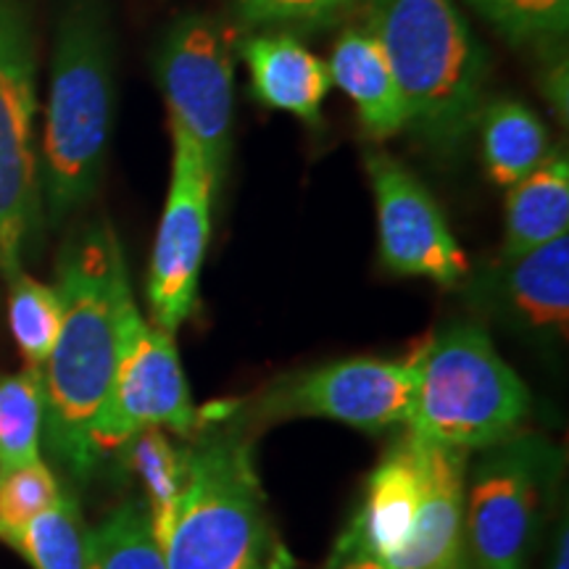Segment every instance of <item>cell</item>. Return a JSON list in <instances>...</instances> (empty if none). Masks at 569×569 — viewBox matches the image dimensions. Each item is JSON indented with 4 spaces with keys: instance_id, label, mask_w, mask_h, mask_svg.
<instances>
[{
    "instance_id": "23",
    "label": "cell",
    "mask_w": 569,
    "mask_h": 569,
    "mask_svg": "<svg viewBox=\"0 0 569 569\" xmlns=\"http://www.w3.org/2000/svg\"><path fill=\"white\" fill-rule=\"evenodd\" d=\"M88 569H167L142 498L122 503L90 530Z\"/></svg>"
},
{
    "instance_id": "28",
    "label": "cell",
    "mask_w": 569,
    "mask_h": 569,
    "mask_svg": "<svg viewBox=\"0 0 569 569\" xmlns=\"http://www.w3.org/2000/svg\"><path fill=\"white\" fill-rule=\"evenodd\" d=\"M325 569H386V567H382V561L369 557V553L361 549L351 536H348V532H343Z\"/></svg>"
},
{
    "instance_id": "21",
    "label": "cell",
    "mask_w": 569,
    "mask_h": 569,
    "mask_svg": "<svg viewBox=\"0 0 569 569\" xmlns=\"http://www.w3.org/2000/svg\"><path fill=\"white\" fill-rule=\"evenodd\" d=\"M46 425L42 369L24 367L0 377V472L40 459Z\"/></svg>"
},
{
    "instance_id": "15",
    "label": "cell",
    "mask_w": 569,
    "mask_h": 569,
    "mask_svg": "<svg viewBox=\"0 0 569 569\" xmlns=\"http://www.w3.org/2000/svg\"><path fill=\"white\" fill-rule=\"evenodd\" d=\"M419 503V457L417 440L409 436L386 453L369 475L361 509L348 525V536L369 557L386 561L407 543Z\"/></svg>"
},
{
    "instance_id": "8",
    "label": "cell",
    "mask_w": 569,
    "mask_h": 569,
    "mask_svg": "<svg viewBox=\"0 0 569 569\" xmlns=\"http://www.w3.org/2000/svg\"><path fill=\"white\" fill-rule=\"evenodd\" d=\"M142 427H161L193 440L201 432L203 417L190 398L174 336L146 322L138 306H130L119 338L117 369L92 425V448L98 459L117 451Z\"/></svg>"
},
{
    "instance_id": "18",
    "label": "cell",
    "mask_w": 569,
    "mask_h": 569,
    "mask_svg": "<svg viewBox=\"0 0 569 569\" xmlns=\"http://www.w3.org/2000/svg\"><path fill=\"white\" fill-rule=\"evenodd\" d=\"M511 311L532 330L567 336L569 322V234L507 261Z\"/></svg>"
},
{
    "instance_id": "12",
    "label": "cell",
    "mask_w": 569,
    "mask_h": 569,
    "mask_svg": "<svg viewBox=\"0 0 569 569\" xmlns=\"http://www.w3.org/2000/svg\"><path fill=\"white\" fill-rule=\"evenodd\" d=\"M380 227V259L386 269L403 277H425L453 288L469 274L467 253L448 230V222L427 188L388 153H369Z\"/></svg>"
},
{
    "instance_id": "11",
    "label": "cell",
    "mask_w": 569,
    "mask_h": 569,
    "mask_svg": "<svg viewBox=\"0 0 569 569\" xmlns=\"http://www.w3.org/2000/svg\"><path fill=\"white\" fill-rule=\"evenodd\" d=\"M172 182L148 269V303L153 325L174 336L198 306V277L209 246L211 206L219 184L196 142L177 127H172Z\"/></svg>"
},
{
    "instance_id": "5",
    "label": "cell",
    "mask_w": 569,
    "mask_h": 569,
    "mask_svg": "<svg viewBox=\"0 0 569 569\" xmlns=\"http://www.w3.org/2000/svg\"><path fill=\"white\" fill-rule=\"evenodd\" d=\"M417 393L409 432L472 451L515 436L530 411V393L478 325H451L415 359Z\"/></svg>"
},
{
    "instance_id": "10",
    "label": "cell",
    "mask_w": 569,
    "mask_h": 569,
    "mask_svg": "<svg viewBox=\"0 0 569 569\" xmlns=\"http://www.w3.org/2000/svg\"><path fill=\"white\" fill-rule=\"evenodd\" d=\"M415 393L417 369L411 359H346L277 382L256 403V419L325 417L365 432H382L409 422Z\"/></svg>"
},
{
    "instance_id": "19",
    "label": "cell",
    "mask_w": 569,
    "mask_h": 569,
    "mask_svg": "<svg viewBox=\"0 0 569 569\" xmlns=\"http://www.w3.org/2000/svg\"><path fill=\"white\" fill-rule=\"evenodd\" d=\"M478 130L486 172L501 188H515L549 156V138L536 111L511 98L482 106Z\"/></svg>"
},
{
    "instance_id": "25",
    "label": "cell",
    "mask_w": 569,
    "mask_h": 569,
    "mask_svg": "<svg viewBox=\"0 0 569 569\" xmlns=\"http://www.w3.org/2000/svg\"><path fill=\"white\" fill-rule=\"evenodd\" d=\"M59 496V480L42 459L0 472V538L17 549L32 519L51 509Z\"/></svg>"
},
{
    "instance_id": "20",
    "label": "cell",
    "mask_w": 569,
    "mask_h": 569,
    "mask_svg": "<svg viewBox=\"0 0 569 569\" xmlns=\"http://www.w3.org/2000/svg\"><path fill=\"white\" fill-rule=\"evenodd\" d=\"M124 467L146 488V507L151 517L156 543H163L172 530L177 503L188 486L190 448L174 446L161 427H142L117 448Z\"/></svg>"
},
{
    "instance_id": "22",
    "label": "cell",
    "mask_w": 569,
    "mask_h": 569,
    "mask_svg": "<svg viewBox=\"0 0 569 569\" xmlns=\"http://www.w3.org/2000/svg\"><path fill=\"white\" fill-rule=\"evenodd\" d=\"M17 549L34 569H88L90 528L77 498L61 490L59 501L32 519Z\"/></svg>"
},
{
    "instance_id": "14",
    "label": "cell",
    "mask_w": 569,
    "mask_h": 569,
    "mask_svg": "<svg viewBox=\"0 0 569 569\" xmlns=\"http://www.w3.org/2000/svg\"><path fill=\"white\" fill-rule=\"evenodd\" d=\"M251 92L269 109L288 111L309 124L322 122V103L332 88L330 69L288 32L251 34L243 46Z\"/></svg>"
},
{
    "instance_id": "24",
    "label": "cell",
    "mask_w": 569,
    "mask_h": 569,
    "mask_svg": "<svg viewBox=\"0 0 569 569\" xmlns=\"http://www.w3.org/2000/svg\"><path fill=\"white\" fill-rule=\"evenodd\" d=\"M9 325L27 367L42 369L61 330V301L56 288L19 269L9 277Z\"/></svg>"
},
{
    "instance_id": "30",
    "label": "cell",
    "mask_w": 569,
    "mask_h": 569,
    "mask_svg": "<svg viewBox=\"0 0 569 569\" xmlns=\"http://www.w3.org/2000/svg\"><path fill=\"white\" fill-rule=\"evenodd\" d=\"M467 569H472V567H467Z\"/></svg>"
},
{
    "instance_id": "3",
    "label": "cell",
    "mask_w": 569,
    "mask_h": 569,
    "mask_svg": "<svg viewBox=\"0 0 569 569\" xmlns=\"http://www.w3.org/2000/svg\"><path fill=\"white\" fill-rule=\"evenodd\" d=\"M193 443L188 486L159 546L167 569H296L267 509L243 425L219 415Z\"/></svg>"
},
{
    "instance_id": "6",
    "label": "cell",
    "mask_w": 569,
    "mask_h": 569,
    "mask_svg": "<svg viewBox=\"0 0 569 569\" xmlns=\"http://www.w3.org/2000/svg\"><path fill=\"white\" fill-rule=\"evenodd\" d=\"M38 34L30 0H0V274L21 269L40 230Z\"/></svg>"
},
{
    "instance_id": "1",
    "label": "cell",
    "mask_w": 569,
    "mask_h": 569,
    "mask_svg": "<svg viewBox=\"0 0 569 569\" xmlns=\"http://www.w3.org/2000/svg\"><path fill=\"white\" fill-rule=\"evenodd\" d=\"M56 272L61 330L42 367V436L56 459L84 480L101 461L92 448V425L109 393L122 322L134 298L122 246L106 222L71 232L61 246Z\"/></svg>"
},
{
    "instance_id": "17",
    "label": "cell",
    "mask_w": 569,
    "mask_h": 569,
    "mask_svg": "<svg viewBox=\"0 0 569 569\" xmlns=\"http://www.w3.org/2000/svg\"><path fill=\"white\" fill-rule=\"evenodd\" d=\"M569 227V161L565 151H553L538 169L509 188L507 238L503 261L551 243Z\"/></svg>"
},
{
    "instance_id": "13",
    "label": "cell",
    "mask_w": 569,
    "mask_h": 569,
    "mask_svg": "<svg viewBox=\"0 0 569 569\" xmlns=\"http://www.w3.org/2000/svg\"><path fill=\"white\" fill-rule=\"evenodd\" d=\"M419 503L407 543L386 569H467V451L417 438Z\"/></svg>"
},
{
    "instance_id": "27",
    "label": "cell",
    "mask_w": 569,
    "mask_h": 569,
    "mask_svg": "<svg viewBox=\"0 0 569 569\" xmlns=\"http://www.w3.org/2000/svg\"><path fill=\"white\" fill-rule=\"evenodd\" d=\"M367 0H234L243 30H325Z\"/></svg>"
},
{
    "instance_id": "4",
    "label": "cell",
    "mask_w": 569,
    "mask_h": 569,
    "mask_svg": "<svg viewBox=\"0 0 569 569\" xmlns=\"http://www.w3.org/2000/svg\"><path fill=\"white\" fill-rule=\"evenodd\" d=\"M367 30L393 69L409 130L453 156L486 106L488 61L451 0H367Z\"/></svg>"
},
{
    "instance_id": "29",
    "label": "cell",
    "mask_w": 569,
    "mask_h": 569,
    "mask_svg": "<svg viewBox=\"0 0 569 569\" xmlns=\"http://www.w3.org/2000/svg\"><path fill=\"white\" fill-rule=\"evenodd\" d=\"M551 569H569V530H567V525H561V530H559L557 551H553Z\"/></svg>"
},
{
    "instance_id": "9",
    "label": "cell",
    "mask_w": 569,
    "mask_h": 569,
    "mask_svg": "<svg viewBox=\"0 0 569 569\" xmlns=\"http://www.w3.org/2000/svg\"><path fill=\"white\" fill-rule=\"evenodd\" d=\"M232 40L222 21L193 13L169 27L156 63L172 127L196 142L217 184L232 148Z\"/></svg>"
},
{
    "instance_id": "26",
    "label": "cell",
    "mask_w": 569,
    "mask_h": 569,
    "mask_svg": "<svg viewBox=\"0 0 569 569\" xmlns=\"http://www.w3.org/2000/svg\"><path fill=\"white\" fill-rule=\"evenodd\" d=\"M493 30L515 46L565 38L569 0H467Z\"/></svg>"
},
{
    "instance_id": "16",
    "label": "cell",
    "mask_w": 569,
    "mask_h": 569,
    "mask_svg": "<svg viewBox=\"0 0 569 569\" xmlns=\"http://www.w3.org/2000/svg\"><path fill=\"white\" fill-rule=\"evenodd\" d=\"M332 84L356 103L361 124L372 138H390L407 130V106L398 90L386 51L367 27H348L327 63Z\"/></svg>"
},
{
    "instance_id": "2",
    "label": "cell",
    "mask_w": 569,
    "mask_h": 569,
    "mask_svg": "<svg viewBox=\"0 0 569 569\" xmlns=\"http://www.w3.org/2000/svg\"><path fill=\"white\" fill-rule=\"evenodd\" d=\"M117 80L106 0H67L51 56L40 196L53 224L82 209L101 184L113 132Z\"/></svg>"
},
{
    "instance_id": "7",
    "label": "cell",
    "mask_w": 569,
    "mask_h": 569,
    "mask_svg": "<svg viewBox=\"0 0 569 569\" xmlns=\"http://www.w3.org/2000/svg\"><path fill=\"white\" fill-rule=\"evenodd\" d=\"M557 469V448L532 432H515L488 448L465 496L469 567L525 569Z\"/></svg>"
}]
</instances>
